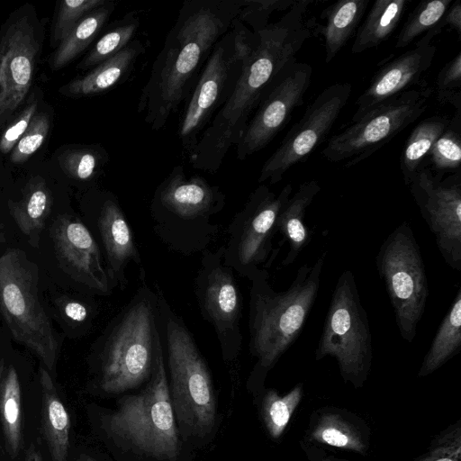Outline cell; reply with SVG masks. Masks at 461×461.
Wrapping results in <instances>:
<instances>
[{
  "label": "cell",
  "mask_w": 461,
  "mask_h": 461,
  "mask_svg": "<svg viewBox=\"0 0 461 461\" xmlns=\"http://www.w3.org/2000/svg\"><path fill=\"white\" fill-rule=\"evenodd\" d=\"M312 1L296 0L276 23L258 32L254 54L242 64L235 88L201 135L189 161L194 168L216 173L278 75L297 60L296 54L312 35L305 14Z\"/></svg>",
  "instance_id": "6da1fadb"
},
{
  "label": "cell",
  "mask_w": 461,
  "mask_h": 461,
  "mask_svg": "<svg viewBox=\"0 0 461 461\" xmlns=\"http://www.w3.org/2000/svg\"><path fill=\"white\" fill-rule=\"evenodd\" d=\"M240 0H186L152 64L137 113L153 131L163 129L186 101L215 43L237 17Z\"/></svg>",
  "instance_id": "7a4b0ae2"
},
{
  "label": "cell",
  "mask_w": 461,
  "mask_h": 461,
  "mask_svg": "<svg viewBox=\"0 0 461 461\" xmlns=\"http://www.w3.org/2000/svg\"><path fill=\"white\" fill-rule=\"evenodd\" d=\"M326 256L324 251L312 265L301 266L285 291L273 289L266 268L249 277V346L258 370L272 368L302 332L319 293Z\"/></svg>",
  "instance_id": "3957f363"
},
{
  "label": "cell",
  "mask_w": 461,
  "mask_h": 461,
  "mask_svg": "<svg viewBox=\"0 0 461 461\" xmlns=\"http://www.w3.org/2000/svg\"><path fill=\"white\" fill-rule=\"evenodd\" d=\"M225 205L226 195L219 185L199 175L187 176L184 167L176 165L154 191L149 211L162 242L190 255L207 250L220 230L212 218Z\"/></svg>",
  "instance_id": "277c9868"
},
{
  "label": "cell",
  "mask_w": 461,
  "mask_h": 461,
  "mask_svg": "<svg viewBox=\"0 0 461 461\" xmlns=\"http://www.w3.org/2000/svg\"><path fill=\"white\" fill-rule=\"evenodd\" d=\"M131 301L95 341L100 386L117 393L150 377L159 329L157 294L144 279Z\"/></svg>",
  "instance_id": "5b68a950"
},
{
  "label": "cell",
  "mask_w": 461,
  "mask_h": 461,
  "mask_svg": "<svg viewBox=\"0 0 461 461\" xmlns=\"http://www.w3.org/2000/svg\"><path fill=\"white\" fill-rule=\"evenodd\" d=\"M162 339L169 368L170 399L176 420L191 433L204 436L216 415L214 387L208 366L184 321L170 307L155 285Z\"/></svg>",
  "instance_id": "8992f818"
},
{
  "label": "cell",
  "mask_w": 461,
  "mask_h": 461,
  "mask_svg": "<svg viewBox=\"0 0 461 461\" xmlns=\"http://www.w3.org/2000/svg\"><path fill=\"white\" fill-rule=\"evenodd\" d=\"M39 268L20 249L0 256V312L13 338L39 357L48 371L57 363L59 341L39 297Z\"/></svg>",
  "instance_id": "52a82bcc"
},
{
  "label": "cell",
  "mask_w": 461,
  "mask_h": 461,
  "mask_svg": "<svg viewBox=\"0 0 461 461\" xmlns=\"http://www.w3.org/2000/svg\"><path fill=\"white\" fill-rule=\"evenodd\" d=\"M107 428L113 435L152 456L171 459L177 456L178 431L165 368L160 328L148 384L140 393L121 400L118 409L107 419Z\"/></svg>",
  "instance_id": "ba28073f"
},
{
  "label": "cell",
  "mask_w": 461,
  "mask_h": 461,
  "mask_svg": "<svg viewBox=\"0 0 461 461\" xmlns=\"http://www.w3.org/2000/svg\"><path fill=\"white\" fill-rule=\"evenodd\" d=\"M401 337L413 341L429 296V285L420 246L408 221L384 240L375 258Z\"/></svg>",
  "instance_id": "9c48e42d"
},
{
  "label": "cell",
  "mask_w": 461,
  "mask_h": 461,
  "mask_svg": "<svg viewBox=\"0 0 461 461\" xmlns=\"http://www.w3.org/2000/svg\"><path fill=\"white\" fill-rule=\"evenodd\" d=\"M372 355L367 313L355 276L347 269L339 276L332 293L315 358H336L343 378L359 384L366 376Z\"/></svg>",
  "instance_id": "30bf717a"
},
{
  "label": "cell",
  "mask_w": 461,
  "mask_h": 461,
  "mask_svg": "<svg viewBox=\"0 0 461 461\" xmlns=\"http://www.w3.org/2000/svg\"><path fill=\"white\" fill-rule=\"evenodd\" d=\"M432 88L426 81L383 103L331 136L322 149L330 162L353 166L369 157L414 122L428 108Z\"/></svg>",
  "instance_id": "8fae6325"
},
{
  "label": "cell",
  "mask_w": 461,
  "mask_h": 461,
  "mask_svg": "<svg viewBox=\"0 0 461 461\" xmlns=\"http://www.w3.org/2000/svg\"><path fill=\"white\" fill-rule=\"evenodd\" d=\"M292 192L291 184L285 185L278 194L260 185L233 217L227 230V244L223 246V259L240 276L249 279L261 266L269 263L276 221Z\"/></svg>",
  "instance_id": "7c38bea8"
},
{
  "label": "cell",
  "mask_w": 461,
  "mask_h": 461,
  "mask_svg": "<svg viewBox=\"0 0 461 461\" xmlns=\"http://www.w3.org/2000/svg\"><path fill=\"white\" fill-rule=\"evenodd\" d=\"M244 59L234 43L231 30L214 45L193 89L183 113L178 138L189 155L204 130L231 95Z\"/></svg>",
  "instance_id": "4fadbf2b"
},
{
  "label": "cell",
  "mask_w": 461,
  "mask_h": 461,
  "mask_svg": "<svg viewBox=\"0 0 461 461\" xmlns=\"http://www.w3.org/2000/svg\"><path fill=\"white\" fill-rule=\"evenodd\" d=\"M223 255V246L203 252L194 279V294L203 320L215 330L223 358L233 359L243 343V296L234 271L224 263Z\"/></svg>",
  "instance_id": "5bb4252c"
},
{
  "label": "cell",
  "mask_w": 461,
  "mask_h": 461,
  "mask_svg": "<svg viewBox=\"0 0 461 461\" xmlns=\"http://www.w3.org/2000/svg\"><path fill=\"white\" fill-rule=\"evenodd\" d=\"M351 91L349 83H336L321 91L263 164L258 183L275 185L292 167L304 161L325 140Z\"/></svg>",
  "instance_id": "9a60e30c"
},
{
  "label": "cell",
  "mask_w": 461,
  "mask_h": 461,
  "mask_svg": "<svg viewBox=\"0 0 461 461\" xmlns=\"http://www.w3.org/2000/svg\"><path fill=\"white\" fill-rule=\"evenodd\" d=\"M443 175L426 167L407 186L444 261L461 271V174Z\"/></svg>",
  "instance_id": "2e32d148"
},
{
  "label": "cell",
  "mask_w": 461,
  "mask_h": 461,
  "mask_svg": "<svg viewBox=\"0 0 461 461\" xmlns=\"http://www.w3.org/2000/svg\"><path fill=\"white\" fill-rule=\"evenodd\" d=\"M312 76V66L297 60L278 75L236 145L238 159L244 160L258 152L284 129L293 112L303 104Z\"/></svg>",
  "instance_id": "e0dca14e"
},
{
  "label": "cell",
  "mask_w": 461,
  "mask_h": 461,
  "mask_svg": "<svg viewBox=\"0 0 461 461\" xmlns=\"http://www.w3.org/2000/svg\"><path fill=\"white\" fill-rule=\"evenodd\" d=\"M59 267L92 294L106 296L115 288L109 278L101 248L77 217L60 214L50 229Z\"/></svg>",
  "instance_id": "ac0fdd59"
},
{
  "label": "cell",
  "mask_w": 461,
  "mask_h": 461,
  "mask_svg": "<svg viewBox=\"0 0 461 461\" xmlns=\"http://www.w3.org/2000/svg\"><path fill=\"white\" fill-rule=\"evenodd\" d=\"M38 52L39 41L28 16L12 22L0 39V124L27 95Z\"/></svg>",
  "instance_id": "d6986e66"
},
{
  "label": "cell",
  "mask_w": 461,
  "mask_h": 461,
  "mask_svg": "<svg viewBox=\"0 0 461 461\" xmlns=\"http://www.w3.org/2000/svg\"><path fill=\"white\" fill-rule=\"evenodd\" d=\"M436 35L428 32L407 50L381 68L371 79L366 89L356 101L352 122L361 119L371 110L417 86L421 76L432 65L437 48L431 43Z\"/></svg>",
  "instance_id": "ffe728a7"
},
{
  "label": "cell",
  "mask_w": 461,
  "mask_h": 461,
  "mask_svg": "<svg viewBox=\"0 0 461 461\" xmlns=\"http://www.w3.org/2000/svg\"><path fill=\"white\" fill-rule=\"evenodd\" d=\"M95 223L109 278L114 287L124 290L128 266L131 262L140 265L141 258L133 230L113 193L104 191L98 194Z\"/></svg>",
  "instance_id": "44dd1931"
},
{
  "label": "cell",
  "mask_w": 461,
  "mask_h": 461,
  "mask_svg": "<svg viewBox=\"0 0 461 461\" xmlns=\"http://www.w3.org/2000/svg\"><path fill=\"white\" fill-rule=\"evenodd\" d=\"M144 52L142 42L134 39L113 57L95 66L85 76L68 83L60 92L69 96L83 97L111 90L128 79L138 59Z\"/></svg>",
  "instance_id": "7402d4cb"
},
{
  "label": "cell",
  "mask_w": 461,
  "mask_h": 461,
  "mask_svg": "<svg viewBox=\"0 0 461 461\" xmlns=\"http://www.w3.org/2000/svg\"><path fill=\"white\" fill-rule=\"evenodd\" d=\"M321 191V185L315 179L302 183L296 192L291 194L280 211L276 230L288 244V252L282 261L283 266L294 262L300 253L311 242L312 233L304 224L306 210Z\"/></svg>",
  "instance_id": "603a6c76"
},
{
  "label": "cell",
  "mask_w": 461,
  "mask_h": 461,
  "mask_svg": "<svg viewBox=\"0 0 461 461\" xmlns=\"http://www.w3.org/2000/svg\"><path fill=\"white\" fill-rule=\"evenodd\" d=\"M52 194L45 180L34 176L28 181L18 201L9 200V213L19 230L34 249L40 246L41 234L51 212Z\"/></svg>",
  "instance_id": "cb8c5ba5"
},
{
  "label": "cell",
  "mask_w": 461,
  "mask_h": 461,
  "mask_svg": "<svg viewBox=\"0 0 461 461\" xmlns=\"http://www.w3.org/2000/svg\"><path fill=\"white\" fill-rule=\"evenodd\" d=\"M41 389V426L52 461H68L71 421L50 372L39 369Z\"/></svg>",
  "instance_id": "d4e9b609"
},
{
  "label": "cell",
  "mask_w": 461,
  "mask_h": 461,
  "mask_svg": "<svg viewBox=\"0 0 461 461\" xmlns=\"http://www.w3.org/2000/svg\"><path fill=\"white\" fill-rule=\"evenodd\" d=\"M369 0H340L321 14L322 24L313 25L312 32L323 38L325 62H330L358 29Z\"/></svg>",
  "instance_id": "484cf974"
},
{
  "label": "cell",
  "mask_w": 461,
  "mask_h": 461,
  "mask_svg": "<svg viewBox=\"0 0 461 461\" xmlns=\"http://www.w3.org/2000/svg\"><path fill=\"white\" fill-rule=\"evenodd\" d=\"M409 0H377L358 27L351 50L360 53L389 39L402 20Z\"/></svg>",
  "instance_id": "4316f807"
},
{
  "label": "cell",
  "mask_w": 461,
  "mask_h": 461,
  "mask_svg": "<svg viewBox=\"0 0 461 461\" xmlns=\"http://www.w3.org/2000/svg\"><path fill=\"white\" fill-rule=\"evenodd\" d=\"M116 3L107 0L100 7L93 10L78 21L61 40L53 54L51 67L59 69L68 64L82 53L97 37L110 16Z\"/></svg>",
  "instance_id": "83f0119b"
},
{
  "label": "cell",
  "mask_w": 461,
  "mask_h": 461,
  "mask_svg": "<svg viewBox=\"0 0 461 461\" xmlns=\"http://www.w3.org/2000/svg\"><path fill=\"white\" fill-rule=\"evenodd\" d=\"M450 119L435 115L422 120L409 135L400 156V168L406 185L427 167L430 150Z\"/></svg>",
  "instance_id": "f1b7e54d"
},
{
  "label": "cell",
  "mask_w": 461,
  "mask_h": 461,
  "mask_svg": "<svg viewBox=\"0 0 461 461\" xmlns=\"http://www.w3.org/2000/svg\"><path fill=\"white\" fill-rule=\"evenodd\" d=\"M460 348L461 288L459 287L423 358L419 375L425 376L436 371L447 360L456 356L460 351Z\"/></svg>",
  "instance_id": "f546056e"
},
{
  "label": "cell",
  "mask_w": 461,
  "mask_h": 461,
  "mask_svg": "<svg viewBox=\"0 0 461 461\" xmlns=\"http://www.w3.org/2000/svg\"><path fill=\"white\" fill-rule=\"evenodd\" d=\"M0 421L5 447L14 458L23 444L22 391L16 369L3 366L0 376Z\"/></svg>",
  "instance_id": "4dcf8cb0"
},
{
  "label": "cell",
  "mask_w": 461,
  "mask_h": 461,
  "mask_svg": "<svg viewBox=\"0 0 461 461\" xmlns=\"http://www.w3.org/2000/svg\"><path fill=\"white\" fill-rule=\"evenodd\" d=\"M140 24L138 12L125 14L98 39L78 67L82 69H92L119 53L134 40Z\"/></svg>",
  "instance_id": "1f68e13d"
},
{
  "label": "cell",
  "mask_w": 461,
  "mask_h": 461,
  "mask_svg": "<svg viewBox=\"0 0 461 461\" xmlns=\"http://www.w3.org/2000/svg\"><path fill=\"white\" fill-rule=\"evenodd\" d=\"M108 161V154L101 146H84L64 152L59 158L61 169L70 178L90 183L95 181Z\"/></svg>",
  "instance_id": "d6a6232c"
},
{
  "label": "cell",
  "mask_w": 461,
  "mask_h": 461,
  "mask_svg": "<svg viewBox=\"0 0 461 461\" xmlns=\"http://www.w3.org/2000/svg\"><path fill=\"white\" fill-rule=\"evenodd\" d=\"M453 0L420 2L409 14L398 33L395 47L405 48L415 39L435 29Z\"/></svg>",
  "instance_id": "836d02e7"
},
{
  "label": "cell",
  "mask_w": 461,
  "mask_h": 461,
  "mask_svg": "<svg viewBox=\"0 0 461 461\" xmlns=\"http://www.w3.org/2000/svg\"><path fill=\"white\" fill-rule=\"evenodd\" d=\"M461 163V113L456 112L453 119L435 141L428 158L427 167L444 174L459 168Z\"/></svg>",
  "instance_id": "e575fe53"
},
{
  "label": "cell",
  "mask_w": 461,
  "mask_h": 461,
  "mask_svg": "<svg viewBox=\"0 0 461 461\" xmlns=\"http://www.w3.org/2000/svg\"><path fill=\"white\" fill-rule=\"evenodd\" d=\"M302 397L301 384L284 396L275 390L267 392L262 402V417L272 438H277L283 433Z\"/></svg>",
  "instance_id": "d590c367"
},
{
  "label": "cell",
  "mask_w": 461,
  "mask_h": 461,
  "mask_svg": "<svg viewBox=\"0 0 461 461\" xmlns=\"http://www.w3.org/2000/svg\"><path fill=\"white\" fill-rule=\"evenodd\" d=\"M312 438L327 445L363 451L365 445L357 430L334 413L324 414L316 424Z\"/></svg>",
  "instance_id": "8d00e7d4"
},
{
  "label": "cell",
  "mask_w": 461,
  "mask_h": 461,
  "mask_svg": "<svg viewBox=\"0 0 461 461\" xmlns=\"http://www.w3.org/2000/svg\"><path fill=\"white\" fill-rule=\"evenodd\" d=\"M296 0H240L237 18L258 33L269 24L274 12L289 10Z\"/></svg>",
  "instance_id": "74e56055"
},
{
  "label": "cell",
  "mask_w": 461,
  "mask_h": 461,
  "mask_svg": "<svg viewBox=\"0 0 461 461\" xmlns=\"http://www.w3.org/2000/svg\"><path fill=\"white\" fill-rule=\"evenodd\" d=\"M437 97L440 104H449L461 113V52L458 51L438 72Z\"/></svg>",
  "instance_id": "f35d334b"
},
{
  "label": "cell",
  "mask_w": 461,
  "mask_h": 461,
  "mask_svg": "<svg viewBox=\"0 0 461 461\" xmlns=\"http://www.w3.org/2000/svg\"><path fill=\"white\" fill-rule=\"evenodd\" d=\"M107 0H66L60 3L53 27V39L61 41L84 16L104 5Z\"/></svg>",
  "instance_id": "ab89813d"
},
{
  "label": "cell",
  "mask_w": 461,
  "mask_h": 461,
  "mask_svg": "<svg viewBox=\"0 0 461 461\" xmlns=\"http://www.w3.org/2000/svg\"><path fill=\"white\" fill-rule=\"evenodd\" d=\"M50 130V118L47 113L33 116L31 123L15 147L11 151V161L22 163L34 154L44 142Z\"/></svg>",
  "instance_id": "60d3db41"
},
{
  "label": "cell",
  "mask_w": 461,
  "mask_h": 461,
  "mask_svg": "<svg viewBox=\"0 0 461 461\" xmlns=\"http://www.w3.org/2000/svg\"><path fill=\"white\" fill-rule=\"evenodd\" d=\"M416 461H461L460 425L438 436L429 450Z\"/></svg>",
  "instance_id": "b9f144b4"
},
{
  "label": "cell",
  "mask_w": 461,
  "mask_h": 461,
  "mask_svg": "<svg viewBox=\"0 0 461 461\" xmlns=\"http://www.w3.org/2000/svg\"><path fill=\"white\" fill-rule=\"evenodd\" d=\"M38 101L32 99L21 112L18 117L4 131L0 139V151L4 154L10 153L22 138L32 119L36 114Z\"/></svg>",
  "instance_id": "7bdbcfd3"
},
{
  "label": "cell",
  "mask_w": 461,
  "mask_h": 461,
  "mask_svg": "<svg viewBox=\"0 0 461 461\" xmlns=\"http://www.w3.org/2000/svg\"><path fill=\"white\" fill-rule=\"evenodd\" d=\"M61 315L70 323L81 325L91 318V309L84 302L73 298L63 297L58 301Z\"/></svg>",
  "instance_id": "ee69618b"
},
{
  "label": "cell",
  "mask_w": 461,
  "mask_h": 461,
  "mask_svg": "<svg viewBox=\"0 0 461 461\" xmlns=\"http://www.w3.org/2000/svg\"><path fill=\"white\" fill-rule=\"evenodd\" d=\"M448 26L450 29L455 30L458 36L461 37V5L460 0L453 1L450 5L440 22L435 28V31L439 34L442 30Z\"/></svg>",
  "instance_id": "f6af8a7d"
},
{
  "label": "cell",
  "mask_w": 461,
  "mask_h": 461,
  "mask_svg": "<svg viewBox=\"0 0 461 461\" xmlns=\"http://www.w3.org/2000/svg\"><path fill=\"white\" fill-rule=\"evenodd\" d=\"M24 461H43L41 452L33 443L31 444L26 451Z\"/></svg>",
  "instance_id": "bcb514c9"
},
{
  "label": "cell",
  "mask_w": 461,
  "mask_h": 461,
  "mask_svg": "<svg viewBox=\"0 0 461 461\" xmlns=\"http://www.w3.org/2000/svg\"><path fill=\"white\" fill-rule=\"evenodd\" d=\"M78 461H95L91 457L88 456H82Z\"/></svg>",
  "instance_id": "7dc6e473"
},
{
  "label": "cell",
  "mask_w": 461,
  "mask_h": 461,
  "mask_svg": "<svg viewBox=\"0 0 461 461\" xmlns=\"http://www.w3.org/2000/svg\"><path fill=\"white\" fill-rule=\"evenodd\" d=\"M3 364L0 363V376H1V373H2V369H3Z\"/></svg>",
  "instance_id": "c3c4849f"
}]
</instances>
